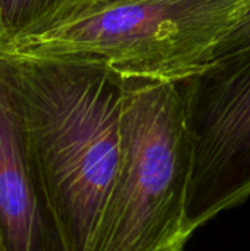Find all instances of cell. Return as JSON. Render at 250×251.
<instances>
[{
    "instance_id": "8",
    "label": "cell",
    "mask_w": 250,
    "mask_h": 251,
    "mask_svg": "<svg viewBox=\"0 0 250 251\" xmlns=\"http://www.w3.org/2000/svg\"><path fill=\"white\" fill-rule=\"evenodd\" d=\"M0 251H1V249H0Z\"/></svg>"
},
{
    "instance_id": "1",
    "label": "cell",
    "mask_w": 250,
    "mask_h": 251,
    "mask_svg": "<svg viewBox=\"0 0 250 251\" xmlns=\"http://www.w3.org/2000/svg\"><path fill=\"white\" fill-rule=\"evenodd\" d=\"M0 50L66 246L97 251L122 157L124 76L96 60Z\"/></svg>"
},
{
    "instance_id": "3",
    "label": "cell",
    "mask_w": 250,
    "mask_h": 251,
    "mask_svg": "<svg viewBox=\"0 0 250 251\" xmlns=\"http://www.w3.org/2000/svg\"><path fill=\"white\" fill-rule=\"evenodd\" d=\"M121 132L97 251H184L192 153L178 84L124 76Z\"/></svg>"
},
{
    "instance_id": "2",
    "label": "cell",
    "mask_w": 250,
    "mask_h": 251,
    "mask_svg": "<svg viewBox=\"0 0 250 251\" xmlns=\"http://www.w3.org/2000/svg\"><path fill=\"white\" fill-rule=\"evenodd\" d=\"M250 46V0L93 1L40 34L0 44L102 62L122 76L183 82Z\"/></svg>"
},
{
    "instance_id": "6",
    "label": "cell",
    "mask_w": 250,
    "mask_h": 251,
    "mask_svg": "<svg viewBox=\"0 0 250 251\" xmlns=\"http://www.w3.org/2000/svg\"><path fill=\"white\" fill-rule=\"evenodd\" d=\"M94 0H0V44L13 43L75 16Z\"/></svg>"
},
{
    "instance_id": "4",
    "label": "cell",
    "mask_w": 250,
    "mask_h": 251,
    "mask_svg": "<svg viewBox=\"0 0 250 251\" xmlns=\"http://www.w3.org/2000/svg\"><path fill=\"white\" fill-rule=\"evenodd\" d=\"M177 84L192 153L183 225L190 238L250 196V46Z\"/></svg>"
},
{
    "instance_id": "5",
    "label": "cell",
    "mask_w": 250,
    "mask_h": 251,
    "mask_svg": "<svg viewBox=\"0 0 250 251\" xmlns=\"http://www.w3.org/2000/svg\"><path fill=\"white\" fill-rule=\"evenodd\" d=\"M0 249L69 251L28 143L21 97L0 50Z\"/></svg>"
},
{
    "instance_id": "7",
    "label": "cell",
    "mask_w": 250,
    "mask_h": 251,
    "mask_svg": "<svg viewBox=\"0 0 250 251\" xmlns=\"http://www.w3.org/2000/svg\"><path fill=\"white\" fill-rule=\"evenodd\" d=\"M94 1H102V3H113V1H121V0H94Z\"/></svg>"
}]
</instances>
